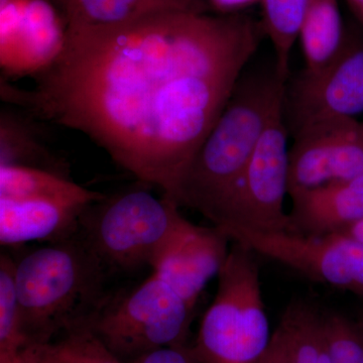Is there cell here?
Segmentation results:
<instances>
[{
  "mask_svg": "<svg viewBox=\"0 0 363 363\" xmlns=\"http://www.w3.org/2000/svg\"><path fill=\"white\" fill-rule=\"evenodd\" d=\"M360 321H362V325H363V316H362V320H360Z\"/></svg>",
  "mask_w": 363,
  "mask_h": 363,
  "instance_id": "f546056e",
  "label": "cell"
},
{
  "mask_svg": "<svg viewBox=\"0 0 363 363\" xmlns=\"http://www.w3.org/2000/svg\"><path fill=\"white\" fill-rule=\"evenodd\" d=\"M272 337L259 267L252 250L235 242L191 350L201 363H259Z\"/></svg>",
  "mask_w": 363,
  "mask_h": 363,
  "instance_id": "5b68a950",
  "label": "cell"
},
{
  "mask_svg": "<svg viewBox=\"0 0 363 363\" xmlns=\"http://www.w3.org/2000/svg\"><path fill=\"white\" fill-rule=\"evenodd\" d=\"M69 30L121 25L162 11L207 13L203 0H52Z\"/></svg>",
  "mask_w": 363,
  "mask_h": 363,
  "instance_id": "9a60e30c",
  "label": "cell"
},
{
  "mask_svg": "<svg viewBox=\"0 0 363 363\" xmlns=\"http://www.w3.org/2000/svg\"><path fill=\"white\" fill-rule=\"evenodd\" d=\"M348 2L358 20L363 23V0H348Z\"/></svg>",
  "mask_w": 363,
  "mask_h": 363,
  "instance_id": "83f0119b",
  "label": "cell"
},
{
  "mask_svg": "<svg viewBox=\"0 0 363 363\" xmlns=\"http://www.w3.org/2000/svg\"><path fill=\"white\" fill-rule=\"evenodd\" d=\"M105 197L106 195L78 185L68 177L54 172L30 167L0 164V198H52L92 205Z\"/></svg>",
  "mask_w": 363,
  "mask_h": 363,
  "instance_id": "2e32d148",
  "label": "cell"
},
{
  "mask_svg": "<svg viewBox=\"0 0 363 363\" xmlns=\"http://www.w3.org/2000/svg\"><path fill=\"white\" fill-rule=\"evenodd\" d=\"M293 138L289 150V195L362 175V123L354 119L312 124Z\"/></svg>",
  "mask_w": 363,
  "mask_h": 363,
  "instance_id": "30bf717a",
  "label": "cell"
},
{
  "mask_svg": "<svg viewBox=\"0 0 363 363\" xmlns=\"http://www.w3.org/2000/svg\"><path fill=\"white\" fill-rule=\"evenodd\" d=\"M52 0L0 2L1 67L11 75L40 74L61 52L67 25Z\"/></svg>",
  "mask_w": 363,
  "mask_h": 363,
  "instance_id": "8fae6325",
  "label": "cell"
},
{
  "mask_svg": "<svg viewBox=\"0 0 363 363\" xmlns=\"http://www.w3.org/2000/svg\"><path fill=\"white\" fill-rule=\"evenodd\" d=\"M106 272L78 233L16 262L26 345L51 342L60 334L87 324L106 301Z\"/></svg>",
  "mask_w": 363,
  "mask_h": 363,
  "instance_id": "3957f363",
  "label": "cell"
},
{
  "mask_svg": "<svg viewBox=\"0 0 363 363\" xmlns=\"http://www.w3.org/2000/svg\"><path fill=\"white\" fill-rule=\"evenodd\" d=\"M298 37L302 43L305 70H319L328 64L344 40L336 0H310Z\"/></svg>",
  "mask_w": 363,
  "mask_h": 363,
  "instance_id": "e0dca14e",
  "label": "cell"
},
{
  "mask_svg": "<svg viewBox=\"0 0 363 363\" xmlns=\"http://www.w3.org/2000/svg\"><path fill=\"white\" fill-rule=\"evenodd\" d=\"M339 233H344L346 235L350 236V238H354L360 242H363V219L362 220L357 222L347 228L344 229L343 231Z\"/></svg>",
  "mask_w": 363,
  "mask_h": 363,
  "instance_id": "484cf974",
  "label": "cell"
},
{
  "mask_svg": "<svg viewBox=\"0 0 363 363\" xmlns=\"http://www.w3.org/2000/svg\"><path fill=\"white\" fill-rule=\"evenodd\" d=\"M229 241L230 238L219 227L196 225L152 269V274L168 284L194 310L205 286L223 267Z\"/></svg>",
  "mask_w": 363,
  "mask_h": 363,
  "instance_id": "7c38bea8",
  "label": "cell"
},
{
  "mask_svg": "<svg viewBox=\"0 0 363 363\" xmlns=\"http://www.w3.org/2000/svg\"><path fill=\"white\" fill-rule=\"evenodd\" d=\"M259 363H293L285 334L281 327L272 333L271 344Z\"/></svg>",
  "mask_w": 363,
  "mask_h": 363,
  "instance_id": "cb8c5ba5",
  "label": "cell"
},
{
  "mask_svg": "<svg viewBox=\"0 0 363 363\" xmlns=\"http://www.w3.org/2000/svg\"><path fill=\"white\" fill-rule=\"evenodd\" d=\"M289 130L283 106L272 116L247 166L212 223L262 233H293L284 203L288 193Z\"/></svg>",
  "mask_w": 363,
  "mask_h": 363,
  "instance_id": "52a82bcc",
  "label": "cell"
},
{
  "mask_svg": "<svg viewBox=\"0 0 363 363\" xmlns=\"http://www.w3.org/2000/svg\"><path fill=\"white\" fill-rule=\"evenodd\" d=\"M89 206L52 198H0V243L13 247L68 240L78 233L81 216Z\"/></svg>",
  "mask_w": 363,
  "mask_h": 363,
  "instance_id": "4fadbf2b",
  "label": "cell"
},
{
  "mask_svg": "<svg viewBox=\"0 0 363 363\" xmlns=\"http://www.w3.org/2000/svg\"><path fill=\"white\" fill-rule=\"evenodd\" d=\"M245 72L169 198L210 221L245 171L272 116L283 106L286 80L277 72L274 62L269 71L248 75Z\"/></svg>",
  "mask_w": 363,
  "mask_h": 363,
  "instance_id": "7a4b0ae2",
  "label": "cell"
},
{
  "mask_svg": "<svg viewBox=\"0 0 363 363\" xmlns=\"http://www.w3.org/2000/svg\"><path fill=\"white\" fill-rule=\"evenodd\" d=\"M362 135H363V123H362Z\"/></svg>",
  "mask_w": 363,
  "mask_h": 363,
  "instance_id": "f1b7e54d",
  "label": "cell"
},
{
  "mask_svg": "<svg viewBox=\"0 0 363 363\" xmlns=\"http://www.w3.org/2000/svg\"><path fill=\"white\" fill-rule=\"evenodd\" d=\"M310 0H264V28L272 40L274 66L288 81L291 52L300 35Z\"/></svg>",
  "mask_w": 363,
  "mask_h": 363,
  "instance_id": "ffe728a7",
  "label": "cell"
},
{
  "mask_svg": "<svg viewBox=\"0 0 363 363\" xmlns=\"http://www.w3.org/2000/svg\"><path fill=\"white\" fill-rule=\"evenodd\" d=\"M279 326L285 334L293 363H332L323 315L311 306L301 302L289 306Z\"/></svg>",
  "mask_w": 363,
  "mask_h": 363,
  "instance_id": "ac0fdd59",
  "label": "cell"
},
{
  "mask_svg": "<svg viewBox=\"0 0 363 363\" xmlns=\"http://www.w3.org/2000/svg\"><path fill=\"white\" fill-rule=\"evenodd\" d=\"M16 271V262L2 253L0 255V355L16 352L26 345L21 329Z\"/></svg>",
  "mask_w": 363,
  "mask_h": 363,
  "instance_id": "44dd1931",
  "label": "cell"
},
{
  "mask_svg": "<svg viewBox=\"0 0 363 363\" xmlns=\"http://www.w3.org/2000/svg\"><path fill=\"white\" fill-rule=\"evenodd\" d=\"M332 363H363V325L339 314L323 315Z\"/></svg>",
  "mask_w": 363,
  "mask_h": 363,
  "instance_id": "7402d4cb",
  "label": "cell"
},
{
  "mask_svg": "<svg viewBox=\"0 0 363 363\" xmlns=\"http://www.w3.org/2000/svg\"><path fill=\"white\" fill-rule=\"evenodd\" d=\"M363 112V43L346 40L321 69L286 81L283 116L291 135L321 123Z\"/></svg>",
  "mask_w": 363,
  "mask_h": 363,
  "instance_id": "9c48e42d",
  "label": "cell"
},
{
  "mask_svg": "<svg viewBox=\"0 0 363 363\" xmlns=\"http://www.w3.org/2000/svg\"><path fill=\"white\" fill-rule=\"evenodd\" d=\"M0 363H37L28 345L11 354L0 355Z\"/></svg>",
  "mask_w": 363,
  "mask_h": 363,
  "instance_id": "d4e9b609",
  "label": "cell"
},
{
  "mask_svg": "<svg viewBox=\"0 0 363 363\" xmlns=\"http://www.w3.org/2000/svg\"><path fill=\"white\" fill-rule=\"evenodd\" d=\"M6 1V0H0V2Z\"/></svg>",
  "mask_w": 363,
  "mask_h": 363,
  "instance_id": "4dcf8cb0",
  "label": "cell"
},
{
  "mask_svg": "<svg viewBox=\"0 0 363 363\" xmlns=\"http://www.w3.org/2000/svg\"><path fill=\"white\" fill-rule=\"evenodd\" d=\"M178 205L138 188L90 205L78 234L109 271L152 269L196 227Z\"/></svg>",
  "mask_w": 363,
  "mask_h": 363,
  "instance_id": "277c9868",
  "label": "cell"
},
{
  "mask_svg": "<svg viewBox=\"0 0 363 363\" xmlns=\"http://www.w3.org/2000/svg\"><path fill=\"white\" fill-rule=\"evenodd\" d=\"M28 346L37 363H123L86 325L51 342Z\"/></svg>",
  "mask_w": 363,
  "mask_h": 363,
  "instance_id": "d6986e66",
  "label": "cell"
},
{
  "mask_svg": "<svg viewBox=\"0 0 363 363\" xmlns=\"http://www.w3.org/2000/svg\"><path fill=\"white\" fill-rule=\"evenodd\" d=\"M128 363H201L191 346H168L135 358Z\"/></svg>",
  "mask_w": 363,
  "mask_h": 363,
  "instance_id": "603a6c76",
  "label": "cell"
},
{
  "mask_svg": "<svg viewBox=\"0 0 363 363\" xmlns=\"http://www.w3.org/2000/svg\"><path fill=\"white\" fill-rule=\"evenodd\" d=\"M293 233H341L363 219V174L290 195Z\"/></svg>",
  "mask_w": 363,
  "mask_h": 363,
  "instance_id": "5bb4252c",
  "label": "cell"
},
{
  "mask_svg": "<svg viewBox=\"0 0 363 363\" xmlns=\"http://www.w3.org/2000/svg\"><path fill=\"white\" fill-rule=\"evenodd\" d=\"M194 310L152 274L140 286L107 297L86 324L123 363L168 346H187Z\"/></svg>",
  "mask_w": 363,
  "mask_h": 363,
  "instance_id": "8992f818",
  "label": "cell"
},
{
  "mask_svg": "<svg viewBox=\"0 0 363 363\" xmlns=\"http://www.w3.org/2000/svg\"><path fill=\"white\" fill-rule=\"evenodd\" d=\"M212 4L221 9H234V7L245 6L252 0H211Z\"/></svg>",
  "mask_w": 363,
  "mask_h": 363,
  "instance_id": "4316f807",
  "label": "cell"
},
{
  "mask_svg": "<svg viewBox=\"0 0 363 363\" xmlns=\"http://www.w3.org/2000/svg\"><path fill=\"white\" fill-rule=\"evenodd\" d=\"M219 228L230 240L252 252L292 267L318 283L363 297V242L346 234L262 233L230 225Z\"/></svg>",
  "mask_w": 363,
  "mask_h": 363,
  "instance_id": "ba28073f",
  "label": "cell"
},
{
  "mask_svg": "<svg viewBox=\"0 0 363 363\" xmlns=\"http://www.w3.org/2000/svg\"><path fill=\"white\" fill-rule=\"evenodd\" d=\"M259 45L241 14L162 11L67 28L32 90L4 99L87 135L143 185L171 198Z\"/></svg>",
  "mask_w": 363,
  "mask_h": 363,
  "instance_id": "6da1fadb",
  "label": "cell"
}]
</instances>
